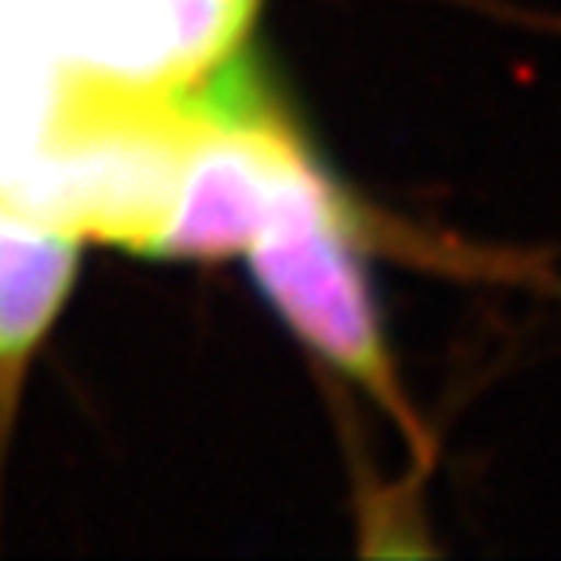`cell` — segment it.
Segmentation results:
<instances>
[{
    "label": "cell",
    "instance_id": "3957f363",
    "mask_svg": "<svg viewBox=\"0 0 561 561\" xmlns=\"http://www.w3.org/2000/svg\"><path fill=\"white\" fill-rule=\"evenodd\" d=\"M79 270V234L0 203V375L44 340Z\"/></svg>",
    "mask_w": 561,
    "mask_h": 561
},
{
    "label": "cell",
    "instance_id": "6da1fadb",
    "mask_svg": "<svg viewBox=\"0 0 561 561\" xmlns=\"http://www.w3.org/2000/svg\"><path fill=\"white\" fill-rule=\"evenodd\" d=\"M245 257L273 308L320 359L382 402H398L394 367L355 242V219L320 168L289 195Z\"/></svg>",
    "mask_w": 561,
    "mask_h": 561
},
{
    "label": "cell",
    "instance_id": "7a4b0ae2",
    "mask_svg": "<svg viewBox=\"0 0 561 561\" xmlns=\"http://www.w3.org/2000/svg\"><path fill=\"white\" fill-rule=\"evenodd\" d=\"M254 0H90L62 39L79 82L122 94H172L230 62Z\"/></svg>",
    "mask_w": 561,
    "mask_h": 561
}]
</instances>
